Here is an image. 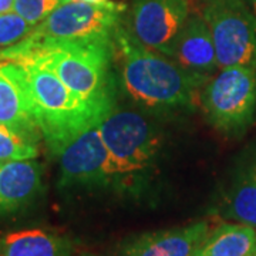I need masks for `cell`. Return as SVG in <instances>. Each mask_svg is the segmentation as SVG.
I'll use <instances>...</instances> for the list:
<instances>
[{"label":"cell","mask_w":256,"mask_h":256,"mask_svg":"<svg viewBox=\"0 0 256 256\" xmlns=\"http://www.w3.org/2000/svg\"><path fill=\"white\" fill-rule=\"evenodd\" d=\"M117 82L141 108L156 112L191 110L208 77L191 73L168 56L141 46L121 24L114 34Z\"/></svg>","instance_id":"obj_1"},{"label":"cell","mask_w":256,"mask_h":256,"mask_svg":"<svg viewBox=\"0 0 256 256\" xmlns=\"http://www.w3.org/2000/svg\"><path fill=\"white\" fill-rule=\"evenodd\" d=\"M32 56L48 67L64 86L104 114L116 107L117 74L114 40L108 42H32L23 38L0 48V57Z\"/></svg>","instance_id":"obj_2"},{"label":"cell","mask_w":256,"mask_h":256,"mask_svg":"<svg viewBox=\"0 0 256 256\" xmlns=\"http://www.w3.org/2000/svg\"><path fill=\"white\" fill-rule=\"evenodd\" d=\"M108 154L111 191L122 198H146L158 175L162 140L140 111L117 106L98 124Z\"/></svg>","instance_id":"obj_3"},{"label":"cell","mask_w":256,"mask_h":256,"mask_svg":"<svg viewBox=\"0 0 256 256\" xmlns=\"http://www.w3.org/2000/svg\"><path fill=\"white\" fill-rule=\"evenodd\" d=\"M0 60H10L20 66L37 127L53 156L82 131L97 127L108 116L77 97L54 72L34 57L18 54L0 57Z\"/></svg>","instance_id":"obj_4"},{"label":"cell","mask_w":256,"mask_h":256,"mask_svg":"<svg viewBox=\"0 0 256 256\" xmlns=\"http://www.w3.org/2000/svg\"><path fill=\"white\" fill-rule=\"evenodd\" d=\"M127 4L70 0L33 28L32 42H108L122 24Z\"/></svg>","instance_id":"obj_5"},{"label":"cell","mask_w":256,"mask_h":256,"mask_svg":"<svg viewBox=\"0 0 256 256\" xmlns=\"http://www.w3.org/2000/svg\"><path fill=\"white\" fill-rule=\"evenodd\" d=\"M202 107L210 126L226 136L244 132L256 114V70L225 67L202 92Z\"/></svg>","instance_id":"obj_6"},{"label":"cell","mask_w":256,"mask_h":256,"mask_svg":"<svg viewBox=\"0 0 256 256\" xmlns=\"http://www.w3.org/2000/svg\"><path fill=\"white\" fill-rule=\"evenodd\" d=\"M204 18L214 40L218 67L256 70V14L244 0H208Z\"/></svg>","instance_id":"obj_7"},{"label":"cell","mask_w":256,"mask_h":256,"mask_svg":"<svg viewBox=\"0 0 256 256\" xmlns=\"http://www.w3.org/2000/svg\"><path fill=\"white\" fill-rule=\"evenodd\" d=\"M56 156H58L60 191H111L108 154L98 126L82 131Z\"/></svg>","instance_id":"obj_8"},{"label":"cell","mask_w":256,"mask_h":256,"mask_svg":"<svg viewBox=\"0 0 256 256\" xmlns=\"http://www.w3.org/2000/svg\"><path fill=\"white\" fill-rule=\"evenodd\" d=\"M188 16V0H132L122 24L141 46L171 58Z\"/></svg>","instance_id":"obj_9"},{"label":"cell","mask_w":256,"mask_h":256,"mask_svg":"<svg viewBox=\"0 0 256 256\" xmlns=\"http://www.w3.org/2000/svg\"><path fill=\"white\" fill-rule=\"evenodd\" d=\"M210 232V222L200 220L138 235L127 240L120 250L124 256H192Z\"/></svg>","instance_id":"obj_10"},{"label":"cell","mask_w":256,"mask_h":256,"mask_svg":"<svg viewBox=\"0 0 256 256\" xmlns=\"http://www.w3.org/2000/svg\"><path fill=\"white\" fill-rule=\"evenodd\" d=\"M43 191V165L36 160L0 164V220L13 216L36 201Z\"/></svg>","instance_id":"obj_11"},{"label":"cell","mask_w":256,"mask_h":256,"mask_svg":"<svg viewBox=\"0 0 256 256\" xmlns=\"http://www.w3.org/2000/svg\"><path fill=\"white\" fill-rule=\"evenodd\" d=\"M0 124L42 136L24 74L18 64L10 60H0Z\"/></svg>","instance_id":"obj_12"},{"label":"cell","mask_w":256,"mask_h":256,"mask_svg":"<svg viewBox=\"0 0 256 256\" xmlns=\"http://www.w3.org/2000/svg\"><path fill=\"white\" fill-rule=\"evenodd\" d=\"M171 58L185 70L205 77L218 67L214 40L204 16H188L176 37Z\"/></svg>","instance_id":"obj_13"},{"label":"cell","mask_w":256,"mask_h":256,"mask_svg":"<svg viewBox=\"0 0 256 256\" xmlns=\"http://www.w3.org/2000/svg\"><path fill=\"white\" fill-rule=\"evenodd\" d=\"M0 256H77V248L63 234L23 229L0 235Z\"/></svg>","instance_id":"obj_14"},{"label":"cell","mask_w":256,"mask_h":256,"mask_svg":"<svg viewBox=\"0 0 256 256\" xmlns=\"http://www.w3.org/2000/svg\"><path fill=\"white\" fill-rule=\"evenodd\" d=\"M256 229L244 224H222L210 230L192 256H255Z\"/></svg>","instance_id":"obj_15"},{"label":"cell","mask_w":256,"mask_h":256,"mask_svg":"<svg viewBox=\"0 0 256 256\" xmlns=\"http://www.w3.org/2000/svg\"><path fill=\"white\" fill-rule=\"evenodd\" d=\"M220 214L256 229V178L250 168L240 171L224 196Z\"/></svg>","instance_id":"obj_16"},{"label":"cell","mask_w":256,"mask_h":256,"mask_svg":"<svg viewBox=\"0 0 256 256\" xmlns=\"http://www.w3.org/2000/svg\"><path fill=\"white\" fill-rule=\"evenodd\" d=\"M42 136L0 124V164L9 161L36 160Z\"/></svg>","instance_id":"obj_17"},{"label":"cell","mask_w":256,"mask_h":256,"mask_svg":"<svg viewBox=\"0 0 256 256\" xmlns=\"http://www.w3.org/2000/svg\"><path fill=\"white\" fill-rule=\"evenodd\" d=\"M67 2L70 0H14L13 12L34 28Z\"/></svg>","instance_id":"obj_18"},{"label":"cell","mask_w":256,"mask_h":256,"mask_svg":"<svg viewBox=\"0 0 256 256\" xmlns=\"http://www.w3.org/2000/svg\"><path fill=\"white\" fill-rule=\"evenodd\" d=\"M33 26L14 12L0 14V48L14 46L30 34Z\"/></svg>","instance_id":"obj_19"},{"label":"cell","mask_w":256,"mask_h":256,"mask_svg":"<svg viewBox=\"0 0 256 256\" xmlns=\"http://www.w3.org/2000/svg\"><path fill=\"white\" fill-rule=\"evenodd\" d=\"M14 6V0H0V14L12 13Z\"/></svg>","instance_id":"obj_20"},{"label":"cell","mask_w":256,"mask_h":256,"mask_svg":"<svg viewBox=\"0 0 256 256\" xmlns=\"http://www.w3.org/2000/svg\"><path fill=\"white\" fill-rule=\"evenodd\" d=\"M249 168H250V171H252V174H254V176L256 178V160L252 162V164L249 165Z\"/></svg>","instance_id":"obj_21"},{"label":"cell","mask_w":256,"mask_h":256,"mask_svg":"<svg viewBox=\"0 0 256 256\" xmlns=\"http://www.w3.org/2000/svg\"><path fill=\"white\" fill-rule=\"evenodd\" d=\"M80 2H88V3H106L108 0H80Z\"/></svg>","instance_id":"obj_22"},{"label":"cell","mask_w":256,"mask_h":256,"mask_svg":"<svg viewBox=\"0 0 256 256\" xmlns=\"http://www.w3.org/2000/svg\"><path fill=\"white\" fill-rule=\"evenodd\" d=\"M249 3L252 4V8H254V12H255V14H256V0H249Z\"/></svg>","instance_id":"obj_23"},{"label":"cell","mask_w":256,"mask_h":256,"mask_svg":"<svg viewBox=\"0 0 256 256\" xmlns=\"http://www.w3.org/2000/svg\"><path fill=\"white\" fill-rule=\"evenodd\" d=\"M114 256H124L122 254H121V250H120V254H117V255H114Z\"/></svg>","instance_id":"obj_24"},{"label":"cell","mask_w":256,"mask_h":256,"mask_svg":"<svg viewBox=\"0 0 256 256\" xmlns=\"http://www.w3.org/2000/svg\"><path fill=\"white\" fill-rule=\"evenodd\" d=\"M255 256H256V255H255Z\"/></svg>","instance_id":"obj_25"}]
</instances>
